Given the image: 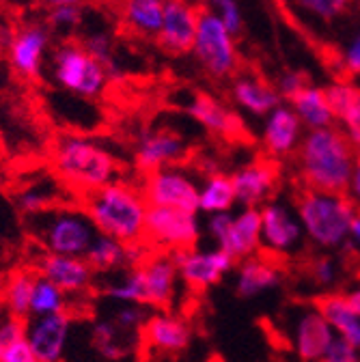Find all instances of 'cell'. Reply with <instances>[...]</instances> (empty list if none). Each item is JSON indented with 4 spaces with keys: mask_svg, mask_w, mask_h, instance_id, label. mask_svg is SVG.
Instances as JSON below:
<instances>
[{
    "mask_svg": "<svg viewBox=\"0 0 360 362\" xmlns=\"http://www.w3.org/2000/svg\"><path fill=\"white\" fill-rule=\"evenodd\" d=\"M347 197L354 203H360V151L356 153V162H354V170H352V179H349Z\"/></svg>",
    "mask_w": 360,
    "mask_h": 362,
    "instance_id": "48",
    "label": "cell"
},
{
    "mask_svg": "<svg viewBox=\"0 0 360 362\" xmlns=\"http://www.w3.org/2000/svg\"><path fill=\"white\" fill-rule=\"evenodd\" d=\"M104 296L117 304H143L145 306V283H143L141 267L123 269L117 281L104 287Z\"/></svg>",
    "mask_w": 360,
    "mask_h": 362,
    "instance_id": "34",
    "label": "cell"
},
{
    "mask_svg": "<svg viewBox=\"0 0 360 362\" xmlns=\"http://www.w3.org/2000/svg\"><path fill=\"white\" fill-rule=\"evenodd\" d=\"M233 190H236V201L242 203L244 207H255L265 205L267 199L272 197L277 181H279V168L269 162H250L238 168L231 175Z\"/></svg>",
    "mask_w": 360,
    "mask_h": 362,
    "instance_id": "18",
    "label": "cell"
},
{
    "mask_svg": "<svg viewBox=\"0 0 360 362\" xmlns=\"http://www.w3.org/2000/svg\"><path fill=\"white\" fill-rule=\"evenodd\" d=\"M347 248H356L360 250V209H356L354 218H352V224H349V235H347V242H345Z\"/></svg>",
    "mask_w": 360,
    "mask_h": 362,
    "instance_id": "49",
    "label": "cell"
},
{
    "mask_svg": "<svg viewBox=\"0 0 360 362\" xmlns=\"http://www.w3.org/2000/svg\"><path fill=\"white\" fill-rule=\"evenodd\" d=\"M52 76L61 88L86 100L100 98L110 82L106 69L82 48V43L74 41H65L54 50Z\"/></svg>",
    "mask_w": 360,
    "mask_h": 362,
    "instance_id": "6",
    "label": "cell"
},
{
    "mask_svg": "<svg viewBox=\"0 0 360 362\" xmlns=\"http://www.w3.org/2000/svg\"><path fill=\"white\" fill-rule=\"evenodd\" d=\"M199 13L201 9L190 5L188 0H166L162 26L156 39L168 54L184 57L192 52Z\"/></svg>",
    "mask_w": 360,
    "mask_h": 362,
    "instance_id": "13",
    "label": "cell"
},
{
    "mask_svg": "<svg viewBox=\"0 0 360 362\" xmlns=\"http://www.w3.org/2000/svg\"><path fill=\"white\" fill-rule=\"evenodd\" d=\"M188 115L194 123L220 139H244L246 134L242 117L211 95H194L188 104Z\"/></svg>",
    "mask_w": 360,
    "mask_h": 362,
    "instance_id": "21",
    "label": "cell"
},
{
    "mask_svg": "<svg viewBox=\"0 0 360 362\" xmlns=\"http://www.w3.org/2000/svg\"><path fill=\"white\" fill-rule=\"evenodd\" d=\"M281 269L267 259L248 257L238 265L236 274V293L244 300L259 298L261 293L281 285Z\"/></svg>",
    "mask_w": 360,
    "mask_h": 362,
    "instance_id": "25",
    "label": "cell"
},
{
    "mask_svg": "<svg viewBox=\"0 0 360 362\" xmlns=\"http://www.w3.org/2000/svg\"><path fill=\"white\" fill-rule=\"evenodd\" d=\"M218 248L229 252L236 261L255 257L261 248V209L244 207L240 214H233L229 231L218 242Z\"/></svg>",
    "mask_w": 360,
    "mask_h": 362,
    "instance_id": "23",
    "label": "cell"
},
{
    "mask_svg": "<svg viewBox=\"0 0 360 362\" xmlns=\"http://www.w3.org/2000/svg\"><path fill=\"white\" fill-rule=\"evenodd\" d=\"M233 102L252 117H267L277 106L283 104L277 88L255 74H238L231 84Z\"/></svg>",
    "mask_w": 360,
    "mask_h": 362,
    "instance_id": "24",
    "label": "cell"
},
{
    "mask_svg": "<svg viewBox=\"0 0 360 362\" xmlns=\"http://www.w3.org/2000/svg\"><path fill=\"white\" fill-rule=\"evenodd\" d=\"M5 43H7V39L0 35V61H3V57H5Z\"/></svg>",
    "mask_w": 360,
    "mask_h": 362,
    "instance_id": "52",
    "label": "cell"
},
{
    "mask_svg": "<svg viewBox=\"0 0 360 362\" xmlns=\"http://www.w3.org/2000/svg\"><path fill=\"white\" fill-rule=\"evenodd\" d=\"M339 63H341L343 74H347V76H360V22L349 33L347 41L343 43Z\"/></svg>",
    "mask_w": 360,
    "mask_h": 362,
    "instance_id": "41",
    "label": "cell"
},
{
    "mask_svg": "<svg viewBox=\"0 0 360 362\" xmlns=\"http://www.w3.org/2000/svg\"><path fill=\"white\" fill-rule=\"evenodd\" d=\"M28 233L46 255L84 257L98 231L82 207L52 205L28 218Z\"/></svg>",
    "mask_w": 360,
    "mask_h": 362,
    "instance_id": "4",
    "label": "cell"
},
{
    "mask_svg": "<svg viewBox=\"0 0 360 362\" xmlns=\"http://www.w3.org/2000/svg\"><path fill=\"white\" fill-rule=\"evenodd\" d=\"M203 71H207L216 80H224L238 71L240 52L236 45V37L224 28V24L209 11L201 9L197 35L190 52Z\"/></svg>",
    "mask_w": 360,
    "mask_h": 362,
    "instance_id": "7",
    "label": "cell"
},
{
    "mask_svg": "<svg viewBox=\"0 0 360 362\" xmlns=\"http://www.w3.org/2000/svg\"><path fill=\"white\" fill-rule=\"evenodd\" d=\"M335 339L332 328L318 306L304 308L294 322L291 343L302 362H322Z\"/></svg>",
    "mask_w": 360,
    "mask_h": 362,
    "instance_id": "15",
    "label": "cell"
},
{
    "mask_svg": "<svg viewBox=\"0 0 360 362\" xmlns=\"http://www.w3.org/2000/svg\"><path fill=\"white\" fill-rule=\"evenodd\" d=\"M201 238V220L197 211L173 207H149L145 220V242L168 252L190 250Z\"/></svg>",
    "mask_w": 360,
    "mask_h": 362,
    "instance_id": "8",
    "label": "cell"
},
{
    "mask_svg": "<svg viewBox=\"0 0 360 362\" xmlns=\"http://www.w3.org/2000/svg\"><path fill=\"white\" fill-rule=\"evenodd\" d=\"M356 90L358 86L352 84L349 80H335L330 82L326 88H324V93H326V100H328V106L335 115V119L345 110V106L352 102V98L356 95Z\"/></svg>",
    "mask_w": 360,
    "mask_h": 362,
    "instance_id": "40",
    "label": "cell"
},
{
    "mask_svg": "<svg viewBox=\"0 0 360 362\" xmlns=\"http://www.w3.org/2000/svg\"><path fill=\"white\" fill-rule=\"evenodd\" d=\"M54 175L78 197L91 194L119 179L115 156L88 136L67 134L54 143Z\"/></svg>",
    "mask_w": 360,
    "mask_h": 362,
    "instance_id": "3",
    "label": "cell"
},
{
    "mask_svg": "<svg viewBox=\"0 0 360 362\" xmlns=\"http://www.w3.org/2000/svg\"><path fill=\"white\" fill-rule=\"evenodd\" d=\"M170 257L177 265L179 279L197 291L218 285L236 267V259L218 246L211 250H177L170 252Z\"/></svg>",
    "mask_w": 360,
    "mask_h": 362,
    "instance_id": "10",
    "label": "cell"
},
{
    "mask_svg": "<svg viewBox=\"0 0 360 362\" xmlns=\"http://www.w3.org/2000/svg\"><path fill=\"white\" fill-rule=\"evenodd\" d=\"M71 324L74 320L67 310L46 317H28L26 341L37 362H63L71 334Z\"/></svg>",
    "mask_w": 360,
    "mask_h": 362,
    "instance_id": "12",
    "label": "cell"
},
{
    "mask_svg": "<svg viewBox=\"0 0 360 362\" xmlns=\"http://www.w3.org/2000/svg\"><path fill=\"white\" fill-rule=\"evenodd\" d=\"M291 110L300 119L302 127H306L308 132L335 127V121H337L328 106L324 88H320V86L308 84L304 90H300V93L291 100Z\"/></svg>",
    "mask_w": 360,
    "mask_h": 362,
    "instance_id": "28",
    "label": "cell"
},
{
    "mask_svg": "<svg viewBox=\"0 0 360 362\" xmlns=\"http://www.w3.org/2000/svg\"><path fill=\"white\" fill-rule=\"evenodd\" d=\"M37 281V272L33 269H16L3 283V302L9 310V317L26 322L30 317V300L33 287Z\"/></svg>",
    "mask_w": 360,
    "mask_h": 362,
    "instance_id": "31",
    "label": "cell"
},
{
    "mask_svg": "<svg viewBox=\"0 0 360 362\" xmlns=\"http://www.w3.org/2000/svg\"><path fill=\"white\" fill-rule=\"evenodd\" d=\"M302 123L291 110V106H277L263 121L261 143L272 158H285L298 151L302 143Z\"/></svg>",
    "mask_w": 360,
    "mask_h": 362,
    "instance_id": "19",
    "label": "cell"
},
{
    "mask_svg": "<svg viewBox=\"0 0 360 362\" xmlns=\"http://www.w3.org/2000/svg\"><path fill=\"white\" fill-rule=\"evenodd\" d=\"M57 205V190L50 188V184H33V186H26L22 188L18 194H16V207L26 216H35V214H41L46 211L48 207Z\"/></svg>",
    "mask_w": 360,
    "mask_h": 362,
    "instance_id": "36",
    "label": "cell"
},
{
    "mask_svg": "<svg viewBox=\"0 0 360 362\" xmlns=\"http://www.w3.org/2000/svg\"><path fill=\"white\" fill-rule=\"evenodd\" d=\"M35 3L54 9V7H63V5H82V0H35Z\"/></svg>",
    "mask_w": 360,
    "mask_h": 362,
    "instance_id": "50",
    "label": "cell"
},
{
    "mask_svg": "<svg viewBox=\"0 0 360 362\" xmlns=\"http://www.w3.org/2000/svg\"><path fill=\"white\" fill-rule=\"evenodd\" d=\"M37 274L57 285L67 298L88 293L95 281V272L84 261V257H61L46 252L37 261Z\"/></svg>",
    "mask_w": 360,
    "mask_h": 362,
    "instance_id": "14",
    "label": "cell"
},
{
    "mask_svg": "<svg viewBox=\"0 0 360 362\" xmlns=\"http://www.w3.org/2000/svg\"><path fill=\"white\" fill-rule=\"evenodd\" d=\"M80 20H82L80 5H63V7L50 9L48 26L52 30H59V33H69V30H74L80 24Z\"/></svg>",
    "mask_w": 360,
    "mask_h": 362,
    "instance_id": "42",
    "label": "cell"
},
{
    "mask_svg": "<svg viewBox=\"0 0 360 362\" xmlns=\"http://www.w3.org/2000/svg\"><path fill=\"white\" fill-rule=\"evenodd\" d=\"M322 362H326V360H322Z\"/></svg>",
    "mask_w": 360,
    "mask_h": 362,
    "instance_id": "53",
    "label": "cell"
},
{
    "mask_svg": "<svg viewBox=\"0 0 360 362\" xmlns=\"http://www.w3.org/2000/svg\"><path fill=\"white\" fill-rule=\"evenodd\" d=\"M356 153L337 127L306 132L298 147V166L306 190L347 194Z\"/></svg>",
    "mask_w": 360,
    "mask_h": 362,
    "instance_id": "1",
    "label": "cell"
},
{
    "mask_svg": "<svg viewBox=\"0 0 360 362\" xmlns=\"http://www.w3.org/2000/svg\"><path fill=\"white\" fill-rule=\"evenodd\" d=\"M186 156V143L179 134L170 129H147L137 143V166L149 175L166 166H175Z\"/></svg>",
    "mask_w": 360,
    "mask_h": 362,
    "instance_id": "16",
    "label": "cell"
},
{
    "mask_svg": "<svg viewBox=\"0 0 360 362\" xmlns=\"http://www.w3.org/2000/svg\"><path fill=\"white\" fill-rule=\"evenodd\" d=\"M141 192L149 207H173L199 214V184L177 166L145 175Z\"/></svg>",
    "mask_w": 360,
    "mask_h": 362,
    "instance_id": "9",
    "label": "cell"
},
{
    "mask_svg": "<svg viewBox=\"0 0 360 362\" xmlns=\"http://www.w3.org/2000/svg\"><path fill=\"white\" fill-rule=\"evenodd\" d=\"M134 332L121 330L112 320L95 322L91 328V345L106 362H123L134 349Z\"/></svg>",
    "mask_w": 360,
    "mask_h": 362,
    "instance_id": "29",
    "label": "cell"
},
{
    "mask_svg": "<svg viewBox=\"0 0 360 362\" xmlns=\"http://www.w3.org/2000/svg\"><path fill=\"white\" fill-rule=\"evenodd\" d=\"M149 308L143 306V304H121V308H117L115 317H112V322L125 330V332H141L145 322L149 320Z\"/></svg>",
    "mask_w": 360,
    "mask_h": 362,
    "instance_id": "38",
    "label": "cell"
},
{
    "mask_svg": "<svg viewBox=\"0 0 360 362\" xmlns=\"http://www.w3.org/2000/svg\"><path fill=\"white\" fill-rule=\"evenodd\" d=\"M308 86V80H306V76L302 74V71H296V69H287V71H283L279 78H277V93H279V98L281 100H287V102H291L300 90H304Z\"/></svg>",
    "mask_w": 360,
    "mask_h": 362,
    "instance_id": "43",
    "label": "cell"
},
{
    "mask_svg": "<svg viewBox=\"0 0 360 362\" xmlns=\"http://www.w3.org/2000/svg\"><path fill=\"white\" fill-rule=\"evenodd\" d=\"M141 334L147 347H151L158 354H179L188 349L192 341V330L188 322L182 320L179 315H173L166 310L151 313Z\"/></svg>",
    "mask_w": 360,
    "mask_h": 362,
    "instance_id": "20",
    "label": "cell"
},
{
    "mask_svg": "<svg viewBox=\"0 0 360 362\" xmlns=\"http://www.w3.org/2000/svg\"><path fill=\"white\" fill-rule=\"evenodd\" d=\"M50 48V28L43 24H24L18 26L5 43V57L11 69L26 78L35 80L41 76L43 59Z\"/></svg>",
    "mask_w": 360,
    "mask_h": 362,
    "instance_id": "11",
    "label": "cell"
},
{
    "mask_svg": "<svg viewBox=\"0 0 360 362\" xmlns=\"http://www.w3.org/2000/svg\"><path fill=\"white\" fill-rule=\"evenodd\" d=\"M95 231L121 244L145 242V220L149 205L141 188L117 179L112 184L80 199Z\"/></svg>",
    "mask_w": 360,
    "mask_h": 362,
    "instance_id": "2",
    "label": "cell"
},
{
    "mask_svg": "<svg viewBox=\"0 0 360 362\" xmlns=\"http://www.w3.org/2000/svg\"><path fill=\"white\" fill-rule=\"evenodd\" d=\"M145 283V306L166 308L177 293L179 272L170 252H151L141 267Z\"/></svg>",
    "mask_w": 360,
    "mask_h": 362,
    "instance_id": "22",
    "label": "cell"
},
{
    "mask_svg": "<svg viewBox=\"0 0 360 362\" xmlns=\"http://www.w3.org/2000/svg\"><path fill=\"white\" fill-rule=\"evenodd\" d=\"M337 121H341L343 125V134L349 141V145L360 151V88L356 90V95L352 98V102L345 106V110L337 117Z\"/></svg>",
    "mask_w": 360,
    "mask_h": 362,
    "instance_id": "39",
    "label": "cell"
},
{
    "mask_svg": "<svg viewBox=\"0 0 360 362\" xmlns=\"http://www.w3.org/2000/svg\"><path fill=\"white\" fill-rule=\"evenodd\" d=\"M0 362H37L26 337L11 341L9 345L0 347Z\"/></svg>",
    "mask_w": 360,
    "mask_h": 362,
    "instance_id": "45",
    "label": "cell"
},
{
    "mask_svg": "<svg viewBox=\"0 0 360 362\" xmlns=\"http://www.w3.org/2000/svg\"><path fill=\"white\" fill-rule=\"evenodd\" d=\"M166 0H121V20L139 37L156 39L162 26Z\"/></svg>",
    "mask_w": 360,
    "mask_h": 362,
    "instance_id": "27",
    "label": "cell"
},
{
    "mask_svg": "<svg viewBox=\"0 0 360 362\" xmlns=\"http://www.w3.org/2000/svg\"><path fill=\"white\" fill-rule=\"evenodd\" d=\"M356 203L347 194L304 190L296 205L302 233L320 248H343Z\"/></svg>",
    "mask_w": 360,
    "mask_h": 362,
    "instance_id": "5",
    "label": "cell"
},
{
    "mask_svg": "<svg viewBox=\"0 0 360 362\" xmlns=\"http://www.w3.org/2000/svg\"><path fill=\"white\" fill-rule=\"evenodd\" d=\"M233 37L244 30V16L238 0H207V7Z\"/></svg>",
    "mask_w": 360,
    "mask_h": 362,
    "instance_id": "37",
    "label": "cell"
},
{
    "mask_svg": "<svg viewBox=\"0 0 360 362\" xmlns=\"http://www.w3.org/2000/svg\"><path fill=\"white\" fill-rule=\"evenodd\" d=\"M339 276V267H337V261L330 259V257H322L318 261H313V267H310V279L315 281V285L320 287H330L335 285Z\"/></svg>",
    "mask_w": 360,
    "mask_h": 362,
    "instance_id": "44",
    "label": "cell"
},
{
    "mask_svg": "<svg viewBox=\"0 0 360 362\" xmlns=\"http://www.w3.org/2000/svg\"><path fill=\"white\" fill-rule=\"evenodd\" d=\"M65 310H67V296L48 279L37 274V281L33 287V300H30V317L59 315Z\"/></svg>",
    "mask_w": 360,
    "mask_h": 362,
    "instance_id": "35",
    "label": "cell"
},
{
    "mask_svg": "<svg viewBox=\"0 0 360 362\" xmlns=\"http://www.w3.org/2000/svg\"><path fill=\"white\" fill-rule=\"evenodd\" d=\"M318 308L332 332L360 351V315L349 306L347 298L341 293H328L318 302Z\"/></svg>",
    "mask_w": 360,
    "mask_h": 362,
    "instance_id": "26",
    "label": "cell"
},
{
    "mask_svg": "<svg viewBox=\"0 0 360 362\" xmlns=\"http://www.w3.org/2000/svg\"><path fill=\"white\" fill-rule=\"evenodd\" d=\"M236 203V190L229 175L214 173L199 186V214H227Z\"/></svg>",
    "mask_w": 360,
    "mask_h": 362,
    "instance_id": "32",
    "label": "cell"
},
{
    "mask_svg": "<svg viewBox=\"0 0 360 362\" xmlns=\"http://www.w3.org/2000/svg\"><path fill=\"white\" fill-rule=\"evenodd\" d=\"M84 261L91 265L95 274H108V272L125 269V244L98 233L88 246Z\"/></svg>",
    "mask_w": 360,
    "mask_h": 362,
    "instance_id": "33",
    "label": "cell"
},
{
    "mask_svg": "<svg viewBox=\"0 0 360 362\" xmlns=\"http://www.w3.org/2000/svg\"><path fill=\"white\" fill-rule=\"evenodd\" d=\"M294 16L304 20L310 30L332 28L339 20H343L354 0H289Z\"/></svg>",
    "mask_w": 360,
    "mask_h": 362,
    "instance_id": "30",
    "label": "cell"
},
{
    "mask_svg": "<svg viewBox=\"0 0 360 362\" xmlns=\"http://www.w3.org/2000/svg\"><path fill=\"white\" fill-rule=\"evenodd\" d=\"M231 220H233V214H231V211H227V214H214V216H207L205 229H207L209 238H211L216 244L224 238V233L229 231Z\"/></svg>",
    "mask_w": 360,
    "mask_h": 362,
    "instance_id": "47",
    "label": "cell"
},
{
    "mask_svg": "<svg viewBox=\"0 0 360 362\" xmlns=\"http://www.w3.org/2000/svg\"><path fill=\"white\" fill-rule=\"evenodd\" d=\"M324 360L326 362H360V351L354 345H349L345 339L335 334Z\"/></svg>",
    "mask_w": 360,
    "mask_h": 362,
    "instance_id": "46",
    "label": "cell"
},
{
    "mask_svg": "<svg viewBox=\"0 0 360 362\" xmlns=\"http://www.w3.org/2000/svg\"><path fill=\"white\" fill-rule=\"evenodd\" d=\"M302 226L283 203L267 201L261 207V246L272 252H289L302 242Z\"/></svg>",
    "mask_w": 360,
    "mask_h": 362,
    "instance_id": "17",
    "label": "cell"
},
{
    "mask_svg": "<svg viewBox=\"0 0 360 362\" xmlns=\"http://www.w3.org/2000/svg\"><path fill=\"white\" fill-rule=\"evenodd\" d=\"M345 298H347L349 306H352V308H354V310L360 315V287H358V289H354V291H349Z\"/></svg>",
    "mask_w": 360,
    "mask_h": 362,
    "instance_id": "51",
    "label": "cell"
}]
</instances>
